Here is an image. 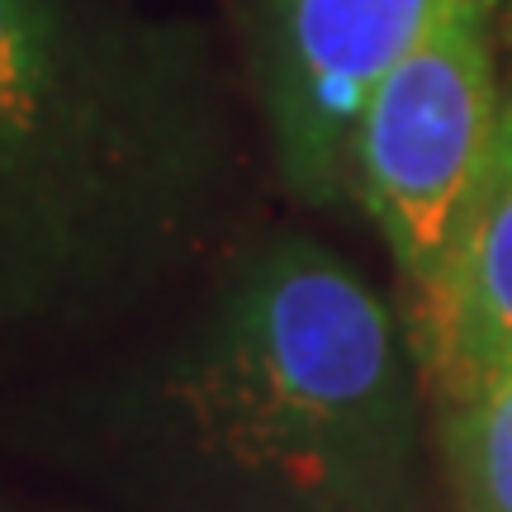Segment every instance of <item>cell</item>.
I'll list each match as a JSON object with an SVG mask.
<instances>
[{
	"instance_id": "6",
	"label": "cell",
	"mask_w": 512,
	"mask_h": 512,
	"mask_svg": "<svg viewBox=\"0 0 512 512\" xmlns=\"http://www.w3.org/2000/svg\"><path fill=\"white\" fill-rule=\"evenodd\" d=\"M441 446L460 512H512V375L441 408Z\"/></svg>"
},
{
	"instance_id": "1",
	"label": "cell",
	"mask_w": 512,
	"mask_h": 512,
	"mask_svg": "<svg viewBox=\"0 0 512 512\" xmlns=\"http://www.w3.org/2000/svg\"><path fill=\"white\" fill-rule=\"evenodd\" d=\"M422 394L366 275L252 223L152 328L34 389L10 441L110 512H427Z\"/></svg>"
},
{
	"instance_id": "7",
	"label": "cell",
	"mask_w": 512,
	"mask_h": 512,
	"mask_svg": "<svg viewBox=\"0 0 512 512\" xmlns=\"http://www.w3.org/2000/svg\"><path fill=\"white\" fill-rule=\"evenodd\" d=\"M0 512H43V508H34V503H24V498H15V494H5V489H0Z\"/></svg>"
},
{
	"instance_id": "4",
	"label": "cell",
	"mask_w": 512,
	"mask_h": 512,
	"mask_svg": "<svg viewBox=\"0 0 512 512\" xmlns=\"http://www.w3.org/2000/svg\"><path fill=\"white\" fill-rule=\"evenodd\" d=\"M432 10L437 0H247L256 128L294 204H356L366 110Z\"/></svg>"
},
{
	"instance_id": "3",
	"label": "cell",
	"mask_w": 512,
	"mask_h": 512,
	"mask_svg": "<svg viewBox=\"0 0 512 512\" xmlns=\"http://www.w3.org/2000/svg\"><path fill=\"white\" fill-rule=\"evenodd\" d=\"M498 10L503 0H437L418 43L375 91L356 143V204L389 247L418 356L437 337L508 110Z\"/></svg>"
},
{
	"instance_id": "5",
	"label": "cell",
	"mask_w": 512,
	"mask_h": 512,
	"mask_svg": "<svg viewBox=\"0 0 512 512\" xmlns=\"http://www.w3.org/2000/svg\"><path fill=\"white\" fill-rule=\"evenodd\" d=\"M418 366L437 408L512 375V100L460 242L437 337L422 347Z\"/></svg>"
},
{
	"instance_id": "2",
	"label": "cell",
	"mask_w": 512,
	"mask_h": 512,
	"mask_svg": "<svg viewBox=\"0 0 512 512\" xmlns=\"http://www.w3.org/2000/svg\"><path fill=\"white\" fill-rule=\"evenodd\" d=\"M200 24L0 0V366L171 309L252 228Z\"/></svg>"
}]
</instances>
